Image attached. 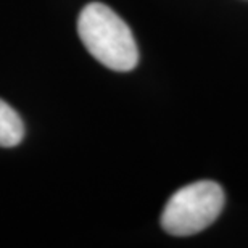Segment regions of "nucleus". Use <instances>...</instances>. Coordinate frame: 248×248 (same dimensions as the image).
I'll list each match as a JSON object with an SVG mask.
<instances>
[{"label":"nucleus","mask_w":248,"mask_h":248,"mask_svg":"<svg viewBox=\"0 0 248 248\" xmlns=\"http://www.w3.org/2000/svg\"><path fill=\"white\" fill-rule=\"evenodd\" d=\"M24 136V124L16 111L0 98V147L18 145Z\"/></svg>","instance_id":"nucleus-3"},{"label":"nucleus","mask_w":248,"mask_h":248,"mask_svg":"<svg viewBox=\"0 0 248 248\" xmlns=\"http://www.w3.org/2000/svg\"><path fill=\"white\" fill-rule=\"evenodd\" d=\"M224 202V190L217 182H193L179 188L168 200L161 215V227L176 237L198 234L217 219Z\"/></svg>","instance_id":"nucleus-2"},{"label":"nucleus","mask_w":248,"mask_h":248,"mask_svg":"<svg viewBox=\"0 0 248 248\" xmlns=\"http://www.w3.org/2000/svg\"><path fill=\"white\" fill-rule=\"evenodd\" d=\"M78 32L87 52L103 66L120 73L137 66L139 48L132 31L105 3L93 2L82 8Z\"/></svg>","instance_id":"nucleus-1"}]
</instances>
